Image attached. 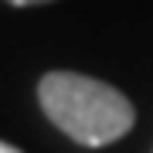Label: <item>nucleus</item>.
<instances>
[{
    "mask_svg": "<svg viewBox=\"0 0 153 153\" xmlns=\"http://www.w3.org/2000/svg\"><path fill=\"white\" fill-rule=\"evenodd\" d=\"M44 116L82 146H109L136 123V109L116 85L78 71H48L38 82Z\"/></svg>",
    "mask_w": 153,
    "mask_h": 153,
    "instance_id": "1",
    "label": "nucleus"
},
{
    "mask_svg": "<svg viewBox=\"0 0 153 153\" xmlns=\"http://www.w3.org/2000/svg\"><path fill=\"white\" fill-rule=\"evenodd\" d=\"M14 7H41V4H51V0H7Z\"/></svg>",
    "mask_w": 153,
    "mask_h": 153,
    "instance_id": "2",
    "label": "nucleus"
},
{
    "mask_svg": "<svg viewBox=\"0 0 153 153\" xmlns=\"http://www.w3.org/2000/svg\"><path fill=\"white\" fill-rule=\"evenodd\" d=\"M0 153H21V150H17V146H10V143H4V140H0Z\"/></svg>",
    "mask_w": 153,
    "mask_h": 153,
    "instance_id": "3",
    "label": "nucleus"
}]
</instances>
